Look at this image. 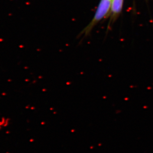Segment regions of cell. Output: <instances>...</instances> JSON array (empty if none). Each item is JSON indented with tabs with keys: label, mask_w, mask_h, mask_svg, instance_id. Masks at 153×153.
Masks as SVG:
<instances>
[{
	"label": "cell",
	"mask_w": 153,
	"mask_h": 153,
	"mask_svg": "<svg viewBox=\"0 0 153 153\" xmlns=\"http://www.w3.org/2000/svg\"><path fill=\"white\" fill-rule=\"evenodd\" d=\"M111 6V0H100L93 19L83 31L82 33L88 34L98 22L105 17L110 16Z\"/></svg>",
	"instance_id": "cell-1"
},
{
	"label": "cell",
	"mask_w": 153,
	"mask_h": 153,
	"mask_svg": "<svg viewBox=\"0 0 153 153\" xmlns=\"http://www.w3.org/2000/svg\"><path fill=\"white\" fill-rule=\"evenodd\" d=\"M124 0H111V11L110 16L111 20L117 18L122 10Z\"/></svg>",
	"instance_id": "cell-2"
}]
</instances>
